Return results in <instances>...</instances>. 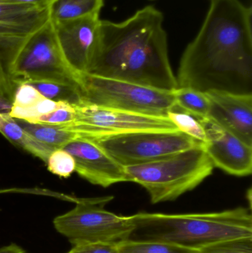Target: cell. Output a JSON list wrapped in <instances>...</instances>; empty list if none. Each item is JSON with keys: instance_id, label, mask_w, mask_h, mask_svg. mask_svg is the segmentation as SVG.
<instances>
[{"instance_id": "6da1fadb", "label": "cell", "mask_w": 252, "mask_h": 253, "mask_svg": "<svg viewBox=\"0 0 252 253\" xmlns=\"http://www.w3.org/2000/svg\"><path fill=\"white\" fill-rule=\"evenodd\" d=\"M252 7L239 0H212L182 55L179 87L252 95Z\"/></svg>"}, {"instance_id": "7a4b0ae2", "label": "cell", "mask_w": 252, "mask_h": 253, "mask_svg": "<svg viewBox=\"0 0 252 253\" xmlns=\"http://www.w3.org/2000/svg\"><path fill=\"white\" fill-rule=\"evenodd\" d=\"M164 16L146 6L121 22L101 20L88 74L174 91Z\"/></svg>"}, {"instance_id": "3957f363", "label": "cell", "mask_w": 252, "mask_h": 253, "mask_svg": "<svg viewBox=\"0 0 252 253\" xmlns=\"http://www.w3.org/2000/svg\"><path fill=\"white\" fill-rule=\"evenodd\" d=\"M130 217L134 229L128 240L137 242H166L200 251L221 241L252 237V214L245 208L206 213L139 212Z\"/></svg>"}, {"instance_id": "277c9868", "label": "cell", "mask_w": 252, "mask_h": 253, "mask_svg": "<svg viewBox=\"0 0 252 253\" xmlns=\"http://www.w3.org/2000/svg\"><path fill=\"white\" fill-rule=\"evenodd\" d=\"M215 167L204 146L163 159L125 167L127 181L142 185L152 204L174 201L194 190L213 173Z\"/></svg>"}, {"instance_id": "5b68a950", "label": "cell", "mask_w": 252, "mask_h": 253, "mask_svg": "<svg viewBox=\"0 0 252 253\" xmlns=\"http://www.w3.org/2000/svg\"><path fill=\"white\" fill-rule=\"evenodd\" d=\"M7 70L16 86L33 81H51L80 87L81 74L65 59L51 19L25 40Z\"/></svg>"}, {"instance_id": "8992f818", "label": "cell", "mask_w": 252, "mask_h": 253, "mask_svg": "<svg viewBox=\"0 0 252 253\" xmlns=\"http://www.w3.org/2000/svg\"><path fill=\"white\" fill-rule=\"evenodd\" d=\"M113 196L78 199L75 208L56 217L53 226L72 246L93 242L119 245L128 240L134 229L130 216H121L105 210Z\"/></svg>"}, {"instance_id": "52a82bcc", "label": "cell", "mask_w": 252, "mask_h": 253, "mask_svg": "<svg viewBox=\"0 0 252 253\" xmlns=\"http://www.w3.org/2000/svg\"><path fill=\"white\" fill-rule=\"evenodd\" d=\"M83 102L127 112L167 117L176 104L173 91L90 74L80 77Z\"/></svg>"}, {"instance_id": "ba28073f", "label": "cell", "mask_w": 252, "mask_h": 253, "mask_svg": "<svg viewBox=\"0 0 252 253\" xmlns=\"http://www.w3.org/2000/svg\"><path fill=\"white\" fill-rule=\"evenodd\" d=\"M86 138L124 168L153 162L192 147H204L180 130L143 131Z\"/></svg>"}, {"instance_id": "9c48e42d", "label": "cell", "mask_w": 252, "mask_h": 253, "mask_svg": "<svg viewBox=\"0 0 252 253\" xmlns=\"http://www.w3.org/2000/svg\"><path fill=\"white\" fill-rule=\"evenodd\" d=\"M73 105L72 123L60 125L77 137L96 138L143 131H179L167 117H154L92 105L81 101Z\"/></svg>"}, {"instance_id": "30bf717a", "label": "cell", "mask_w": 252, "mask_h": 253, "mask_svg": "<svg viewBox=\"0 0 252 253\" xmlns=\"http://www.w3.org/2000/svg\"><path fill=\"white\" fill-rule=\"evenodd\" d=\"M62 149L73 158L75 172L91 184L108 187L127 181L124 167L91 140L76 137Z\"/></svg>"}, {"instance_id": "8fae6325", "label": "cell", "mask_w": 252, "mask_h": 253, "mask_svg": "<svg viewBox=\"0 0 252 253\" xmlns=\"http://www.w3.org/2000/svg\"><path fill=\"white\" fill-rule=\"evenodd\" d=\"M201 123L207 135L204 150L215 168L235 176H247L252 172V146L225 130L208 119Z\"/></svg>"}, {"instance_id": "7c38bea8", "label": "cell", "mask_w": 252, "mask_h": 253, "mask_svg": "<svg viewBox=\"0 0 252 253\" xmlns=\"http://www.w3.org/2000/svg\"><path fill=\"white\" fill-rule=\"evenodd\" d=\"M99 22V14L53 22L62 53L78 74H88L90 71Z\"/></svg>"}, {"instance_id": "4fadbf2b", "label": "cell", "mask_w": 252, "mask_h": 253, "mask_svg": "<svg viewBox=\"0 0 252 253\" xmlns=\"http://www.w3.org/2000/svg\"><path fill=\"white\" fill-rule=\"evenodd\" d=\"M206 93L210 103L207 119L252 146V95Z\"/></svg>"}, {"instance_id": "5bb4252c", "label": "cell", "mask_w": 252, "mask_h": 253, "mask_svg": "<svg viewBox=\"0 0 252 253\" xmlns=\"http://www.w3.org/2000/svg\"><path fill=\"white\" fill-rule=\"evenodd\" d=\"M50 20V7L15 4L0 0V25L41 28Z\"/></svg>"}, {"instance_id": "9a60e30c", "label": "cell", "mask_w": 252, "mask_h": 253, "mask_svg": "<svg viewBox=\"0 0 252 253\" xmlns=\"http://www.w3.org/2000/svg\"><path fill=\"white\" fill-rule=\"evenodd\" d=\"M0 132L12 144L31 153L45 164L52 152L56 150L29 135L9 114H2Z\"/></svg>"}, {"instance_id": "2e32d148", "label": "cell", "mask_w": 252, "mask_h": 253, "mask_svg": "<svg viewBox=\"0 0 252 253\" xmlns=\"http://www.w3.org/2000/svg\"><path fill=\"white\" fill-rule=\"evenodd\" d=\"M103 4L104 0H55L50 7V19L64 22L99 14Z\"/></svg>"}, {"instance_id": "e0dca14e", "label": "cell", "mask_w": 252, "mask_h": 253, "mask_svg": "<svg viewBox=\"0 0 252 253\" xmlns=\"http://www.w3.org/2000/svg\"><path fill=\"white\" fill-rule=\"evenodd\" d=\"M15 120L31 136L56 150L63 148L70 141L77 137L76 134L63 129L60 125L31 123L16 119Z\"/></svg>"}, {"instance_id": "ac0fdd59", "label": "cell", "mask_w": 252, "mask_h": 253, "mask_svg": "<svg viewBox=\"0 0 252 253\" xmlns=\"http://www.w3.org/2000/svg\"><path fill=\"white\" fill-rule=\"evenodd\" d=\"M27 84L34 86L44 98L54 102L77 105L82 101L81 88L77 84L51 81H33Z\"/></svg>"}, {"instance_id": "d6986e66", "label": "cell", "mask_w": 252, "mask_h": 253, "mask_svg": "<svg viewBox=\"0 0 252 253\" xmlns=\"http://www.w3.org/2000/svg\"><path fill=\"white\" fill-rule=\"evenodd\" d=\"M173 93L179 108L199 120L207 118L210 103L207 93L191 87H178Z\"/></svg>"}, {"instance_id": "ffe728a7", "label": "cell", "mask_w": 252, "mask_h": 253, "mask_svg": "<svg viewBox=\"0 0 252 253\" xmlns=\"http://www.w3.org/2000/svg\"><path fill=\"white\" fill-rule=\"evenodd\" d=\"M167 117L180 132L186 134L204 145L207 142L205 129L201 120L195 116L183 111L175 104L167 113Z\"/></svg>"}, {"instance_id": "44dd1931", "label": "cell", "mask_w": 252, "mask_h": 253, "mask_svg": "<svg viewBox=\"0 0 252 253\" xmlns=\"http://www.w3.org/2000/svg\"><path fill=\"white\" fill-rule=\"evenodd\" d=\"M118 246L121 253H200L198 250L161 242L127 240Z\"/></svg>"}, {"instance_id": "7402d4cb", "label": "cell", "mask_w": 252, "mask_h": 253, "mask_svg": "<svg viewBox=\"0 0 252 253\" xmlns=\"http://www.w3.org/2000/svg\"><path fill=\"white\" fill-rule=\"evenodd\" d=\"M62 102H56L44 97L35 105L28 108H20L12 105L9 115L16 120L32 123L38 117L49 114L59 108Z\"/></svg>"}, {"instance_id": "603a6c76", "label": "cell", "mask_w": 252, "mask_h": 253, "mask_svg": "<svg viewBox=\"0 0 252 253\" xmlns=\"http://www.w3.org/2000/svg\"><path fill=\"white\" fill-rule=\"evenodd\" d=\"M46 164L47 169L60 178H68L75 171V165L73 158L62 148L53 150Z\"/></svg>"}, {"instance_id": "cb8c5ba5", "label": "cell", "mask_w": 252, "mask_h": 253, "mask_svg": "<svg viewBox=\"0 0 252 253\" xmlns=\"http://www.w3.org/2000/svg\"><path fill=\"white\" fill-rule=\"evenodd\" d=\"M200 253H252V237L216 242L203 248Z\"/></svg>"}, {"instance_id": "d4e9b609", "label": "cell", "mask_w": 252, "mask_h": 253, "mask_svg": "<svg viewBox=\"0 0 252 253\" xmlns=\"http://www.w3.org/2000/svg\"><path fill=\"white\" fill-rule=\"evenodd\" d=\"M75 111L73 105L62 102L60 106L45 115L41 116L31 123L48 125L70 124L75 119Z\"/></svg>"}, {"instance_id": "484cf974", "label": "cell", "mask_w": 252, "mask_h": 253, "mask_svg": "<svg viewBox=\"0 0 252 253\" xmlns=\"http://www.w3.org/2000/svg\"><path fill=\"white\" fill-rule=\"evenodd\" d=\"M44 96L31 84L24 83L16 87L13 97V106L28 108L35 105L42 99Z\"/></svg>"}, {"instance_id": "4316f807", "label": "cell", "mask_w": 252, "mask_h": 253, "mask_svg": "<svg viewBox=\"0 0 252 253\" xmlns=\"http://www.w3.org/2000/svg\"><path fill=\"white\" fill-rule=\"evenodd\" d=\"M68 253H121L119 246L109 242H93L72 246Z\"/></svg>"}, {"instance_id": "83f0119b", "label": "cell", "mask_w": 252, "mask_h": 253, "mask_svg": "<svg viewBox=\"0 0 252 253\" xmlns=\"http://www.w3.org/2000/svg\"><path fill=\"white\" fill-rule=\"evenodd\" d=\"M17 86L13 83L5 66L0 62V96L13 102Z\"/></svg>"}, {"instance_id": "f1b7e54d", "label": "cell", "mask_w": 252, "mask_h": 253, "mask_svg": "<svg viewBox=\"0 0 252 253\" xmlns=\"http://www.w3.org/2000/svg\"><path fill=\"white\" fill-rule=\"evenodd\" d=\"M7 2L15 4H30L40 7H51L55 0H1Z\"/></svg>"}, {"instance_id": "f546056e", "label": "cell", "mask_w": 252, "mask_h": 253, "mask_svg": "<svg viewBox=\"0 0 252 253\" xmlns=\"http://www.w3.org/2000/svg\"><path fill=\"white\" fill-rule=\"evenodd\" d=\"M0 253H26L25 250L15 243L0 248Z\"/></svg>"}]
</instances>
